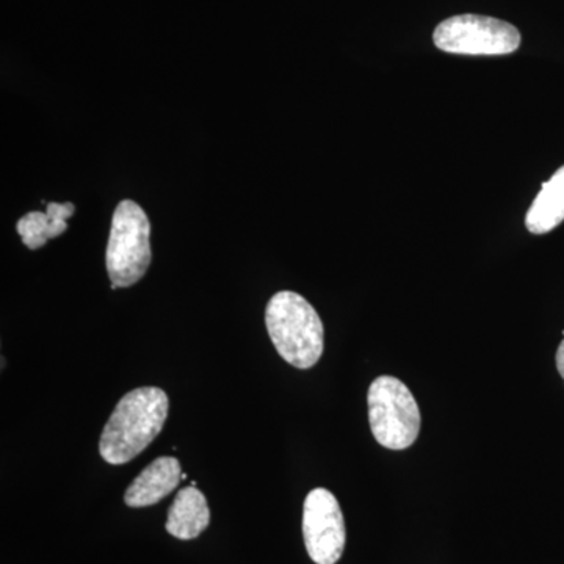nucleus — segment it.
Here are the masks:
<instances>
[{"label": "nucleus", "mask_w": 564, "mask_h": 564, "mask_svg": "<svg viewBox=\"0 0 564 564\" xmlns=\"http://www.w3.org/2000/svg\"><path fill=\"white\" fill-rule=\"evenodd\" d=\"M170 400L161 388H139L126 393L104 426L99 454L111 466L132 462L162 432Z\"/></svg>", "instance_id": "f257e3e1"}, {"label": "nucleus", "mask_w": 564, "mask_h": 564, "mask_svg": "<svg viewBox=\"0 0 564 564\" xmlns=\"http://www.w3.org/2000/svg\"><path fill=\"white\" fill-rule=\"evenodd\" d=\"M270 339L284 361L311 369L323 355V323L313 304L300 293L278 292L265 310Z\"/></svg>", "instance_id": "f03ea898"}, {"label": "nucleus", "mask_w": 564, "mask_h": 564, "mask_svg": "<svg viewBox=\"0 0 564 564\" xmlns=\"http://www.w3.org/2000/svg\"><path fill=\"white\" fill-rule=\"evenodd\" d=\"M151 225L139 204L124 199L118 204L111 218L106 265L111 289L131 288L150 269Z\"/></svg>", "instance_id": "7ed1b4c3"}, {"label": "nucleus", "mask_w": 564, "mask_h": 564, "mask_svg": "<svg viewBox=\"0 0 564 564\" xmlns=\"http://www.w3.org/2000/svg\"><path fill=\"white\" fill-rule=\"evenodd\" d=\"M369 422L375 440L389 451L411 447L421 432V410L413 392L399 378L378 377L370 384Z\"/></svg>", "instance_id": "20e7f679"}, {"label": "nucleus", "mask_w": 564, "mask_h": 564, "mask_svg": "<svg viewBox=\"0 0 564 564\" xmlns=\"http://www.w3.org/2000/svg\"><path fill=\"white\" fill-rule=\"evenodd\" d=\"M437 50L458 55H508L521 46V33L510 22L478 14H459L437 25Z\"/></svg>", "instance_id": "39448f33"}, {"label": "nucleus", "mask_w": 564, "mask_h": 564, "mask_svg": "<svg viewBox=\"0 0 564 564\" xmlns=\"http://www.w3.org/2000/svg\"><path fill=\"white\" fill-rule=\"evenodd\" d=\"M303 536L307 554L317 564H336L344 554L347 532L340 505L333 492L315 488L303 508Z\"/></svg>", "instance_id": "423d86ee"}, {"label": "nucleus", "mask_w": 564, "mask_h": 564, "mask_svg": "<svg viewBox=\"0 0 564 564\" xmlns=\"http://www.w3.org/2000/svg\"><path fill=\"white\" fill-rule=\"evenodd\" d=\"M181 480L180 459L161 456L132 481L124 494V502L131 508L151 507L170 496L180 486Z\"/></svg>", "instance_id": "0eeeda50"}, {"label": "nucleus", "mask_w": 564, "mask_h": 564, "mask_svg": "<svg viewBox=\"0 0 564 564\" xmlns=\"http://www.w3.org/2000/svg\"><path fill=\"white\" fill-rule=\"evenodd\" d=\"M210 510L206 496L196 486H187L177 492L169 510L166 532L177 540H195L209 527Z\"/></svg>", "instance_id": "6e6552de"}, {"label": "nucleus", "mask_w": 564, "mask_h": 564, "mask_svg": "<svg viewBox=\"0 0 564 564\" xmlns=\"http://www.w3.org/2000/svg\"><path fill=\"white\" fill-rule=\"evenodd\" d=\"M564 221V166L558 170L538 193L529 212L525 226L530 232L541 236L554 231Z\"/></svg>", "instance_id": "1a4fd4ad"}, {"label": "nucleus", "mask_w": 564, "mask_h": 564, "mask_svg": "<svg viewBox=\"0 0 564 564\" xmlns=\"http://www.w3.org/2000/svg\"><path fill=\"white\" fill-rule=\"evenodd\" d=\"M68 229V220L47 212H29L17 223V231L29 250H40L47 240L57 239Z\"/></svg>", "instance_id": "9d476101"}, {"label": "nucleus", "mask_w": 564, "mask_h": 564, "mask_svg": "<svg viewBox=\"0 0 564 564\" xmlns=\"http://www.w3.org/2000/svg\"><path fill=\"white\" fill-rule=\"evenodd\" d=\"M556 369H558L564 380V339L563 343L560 344L558 351H556Z\"/></svg>", "instance_id": "9b49d317"}, {"label": "nucleus", "mask_w": 564, "mask_h": 564, "mask_svg": "<svg viewBox=\"0 0 564 564\" xmlns=\"http://www.w3.org/2000/svg\"><path fill=\"white\" fill-rule=\"evenodd\" d=\"M563 336H564V332H563Z\"/></svg>", "instance_id": "f8f14e48"}]
</instances>
